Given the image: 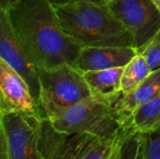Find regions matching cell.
<instances>
[{
    "label": "cell",
    "mask_w": 160,
    "mask_h": 159,
    "mask_svg": "<svg viewBox=\"0 0 160 159\" xmlns=\"http://www.w3.org/2000/svg\"><path fill=\"white\" fill-rule=\"evenodd\" d=\"M42 117L0 113V159H45L39 148Z\"/></svg>",
    "instance_id": "5b68a950"
},
{
    "label": "cell",
    "mask_w": 160,
    "mask_h": 159,
    "mask_svg": "<svg viewBox=\"0 0 160 159\" xmlns=\"http://www.w3.org/2000/svg\"><path fill=\"white\" fill-rule=\"evenodd\" d=\"M42 118L52 120L77 103L94 96L83 75L68 64L53 68H38Z\"/></svg>",
    "instance_id": "277c9868"
},
{
    "label": "cell",
    "mask_w": 160,
    "mask_h": 159,
    "mask_svg": "<svg viewBox=\"0 0 160 159\" xmlns=\"http://www.w3.org/2000/svg\"><path fill=\"white\" fill-rule=\"evenodd\" d=\"M158 127H160V116L158 118V120L156 121V123L154 124V126L150 129H154V128H158Z\"/></svg>",
    "instance_id": "ffe728a7"
},
{
    "label": "cell",
    "mask_w": 160,
    "mask_h": 159,
    "mask_svg": "<svg viewBox=\"0 0 160 159\" xmlns=\"http://www.w3.org/2000/svg\"><path fill=\"white\" fill-rule=\"evenodd\" d=\"M154 3H155V5L158 7V8L159 9V11H160V0H152Z\"/></svg>",
    "instance_id": "44dd1931"
},
{
    "label": "cell",
    "mask_w": 160,
    "mask_h": 159,
    "mask_svg": "<svg viewBox=\"0 0 160 159\" xmlns=\"http://www.w3.org/2000/svg\"><path fill=\"white\" fill-rule=\"evenodd\" d=\"M160 90V67L153 70L150 75L130 94L123 95L115 101V107L127 123L134 112L152 98Z\"/></svg>",
    "instance_id": "30bf717a"
},
{
    "label": "cell",
    "mask_w": 160,
    "mask_h": 159,
    "mask_svg": "<svg viewBox=\"0 0 160 159\" xmlns=\"http://www.w3.org/2000/svg\"><path fill=\"white\" fill-rule=\"evenodd\" d=\"M124 67L88 71L82 73V75L95 96L116 99L122 94L121 79Z\"/></svg>",
    "instance_id": "8fae6325"
},
{
    "label": "cell",
    "mask_w": 160,
    "mask_h": 159,
    "mask_svg": "<svg viewBox=\"0 0 160 159\" xmlns=\"http://www.w3.org/2000/svg\"><path fill=\"white\" fill-rule=\"evenodd\" d=\"M146 60L152 70L160 67V31L153 38L145 50L141 53Z\"/></svg>",
    "instance_id": "e0dca14e"
},
{
    "label": "cell",
    "mask_w": 160,
    "mask_h": 159,
    "mask_svg": "<svg viewBox=\"0 0 160 159\" xmlns=\"http://www.w3.org/2000/svg\"><path fill=\"white\" fill-rule=\"evenodd\" d=\"M131 128L132 127L129 125L126 126L117 134L106 139L101 144L80 159H112L117 154L123 140Z\"/></svg>",
    "instance_id": "5bb4252c"
},
{
    "label": "cell",
    "mask_w": 160,
    "mask_h": 159,
    "mask_svg": "<svg viewBox=\"0 0 160 159\" xmlns=\"http://www.w3.org/2000/svg\"><path fill=\"white\" fill-rule=\"evenodd\" d=\"M145 58L137 54L125 67L121 79V91L123 95L132 93L152 72Z\"/></svg>",
    "instance_id": "7c38bea8"
},
{
    "label": "cell",
    "mask_w": 160,
    "mask_h": 159,
    "mask_svg": "<svg viewBox=\"0 0 160 159\" xmlns=\"http://www.w3.org/2000/svg\"><path fill=\"white\" fill-rule=\"evenodd\" d=\"M140 159H160V127L140 131Z\"/></svg>",
    "instance_id": "9a60e30c"
},
{
    "label": "cell",
    "mask_w": 160,
    "mask_h": 159,
    "mask_svg": "<svg viewBox=\"0 0 160 159\" xmlns=\"http://www.w3.org/2000/svg\"><path fill=\"white\" fill-rule=\"evenodd\" d=\"M140 131L131 128L113 159H140Z\"/></svg>",
    "instance_id": "2e32d148"
},
{
    "label": "cell",
    "mask_w": 160,
    "mask_h": 159,
    "mask_svg": "<svg viewBox=\"0 0 160 159\" xmlns=\"http://www.w3.org/2000/svg\"><path fill=\"white\" fill-rule=\"evenodd\" d=\"M117 98L108 99L94 95L50 122L56 131L67 135L91 133L104 138L113 136L129 125L115 107Z\"/></svg>",
    "instance_id": "3957f363"
},
{
    "label": "cell",
    "mask_w": 160,
    "mask_h": 159,
    "mask_svg": "<svg viewBox=\"0 0 160 159\" xmlns=\"http://www.w3.org/2000/svg\"><path fill=\"white\" fill-rule=\"evenodd\" d=\"M10 24L38 68L73 66L82 47L63 31L54 7L46 0H20L6 10Z\"/></svg>",
    "instance_id": "6da1fadb"
},
{
    "label": "cell",
    "mask_w": 160,
    "mask_h": 159,
    "mask_svg": "<svg viewBox=\"0 0 160 159\" xmlns=\"http://www.w3.org/2000/svg\"><path fill=\"white\" fill-rule=\"evenodd\" d=\"M104 5L128 29L138 54L160 31V11L152 0H106Z\"/></svg>",
    "instance_id": "8992f818"
},
{
    "label": "cell",
    "mask_w": 160,
    "mask_h": 159,
    "mask_svg": "<svg viewBox=\"0 0 160 159\" xmlns=\"http://www.w3.org/2000/svg\"><path fill=\"white\" fill-rule=\"evenodd\" d=\"M48 1L53 7H61L68 4H74V3H79V2H90V3H96V4H101L104 5L106 0H46Z\"/></svg>",
    "instance_id": "ac0fdd59"
},
{
    "label": "cell",
    "mask_w": 160,
    "mask_h": 159,
    "mask_svg": "<svg viewBox=\"0 0 160 159\" xmlns=\"http://www.w3.org/2000/svg\"><path fill=\"white\" fill-rule=\"evenodd\" d=\"M115 156H116V155H115ZM115 156H114V157H115ZM113 158H114V157H113ZM113 158H112V159H113Z\"/></svg>",
    "instance_id": "7402d4cb"
},
{
    "label": "cell",
    "mask_w": 160,
    "mask_h": 159,
    "mask_svg": "<svg viewBox=\"0 0 160 159\" xmlns=\"http://www.w3.org/2000/svg\"><path fill=\"white\" fill-rule=\"evenodd\" d=\"M54 9L65 34L82 48L133 47L131 35L105 5L79 2Z\"/></svg>",
    "instance_id": "7a4b0ae2"
},
{
    "label": "cell",
    "mask_w": 160,
    "mask_h": 159,
    "mask_svg": "<svg viewBox=\"0 0 160 159\" xmlns=\"http://www.w3.org/2000/svg\"><path fill=\"white\" fill-rule=\"evenodd\" d=\"M137 54L133 47H86L82 49L72 67L82 74L88 71L124 67Z\"/></svg>",
    "instance_id": "9c48e42d"
},
{
    "label": "cell",
    "mask_w": 160,
    "mask_h": 159,
    "mask_svg": "<svg viewBox=\"0 0 160 159\" xmlns=\"http://www.w3.org/2000/svg\"><path fill=\"white\" fill-rule=\"evenodd\" d=\"M20 0H0V10H8Z\"/></svg>",
    "instance_id": "d6986e66"
},
{
    "label": "cell",
    "mask_w": 160,
    "mask_h": 159,
    "mask_svg": "<svg viewBox=\"0 0 160 159\" xmlns=\"http://www.w3.org/2000/svg\"><path fill=\"white\" fill-rule=\"evenodd\" d=\"M20 112L40 115L24 79L0 58V113Z\"/></svg>",
    "instance_id": "ba28073f"
},
{
    "label": "cell",
    "mask_w": 160,
    "mask_h": 159,
    "mask_svg": "<svg viewBox=\"0 0 160 159\" xmlns=\"http://www.w3.org/2000/svg\"><path fill=\"white\" fill-rule=\"evenodd\" d=\"M0 58L24 79L38 106L40 82L38 67L15 34L6 10H0Z\"/></svg>",
    "instance_id": "52a82bcc"
},
{
    "label": "cell",
    "mask_w": 160,
    "mask_h": 159,
    "mask_svg": "<svg viewBox=\"0 0 160 159\" xmlns=\"http://www.w3.org/2000/svg\"><path fill=\"white\" fill-rule=\"evenodd\" d=\"M160 116V90L139 108L130 119V126L138 131L149 130Z\"/></svg>",
    "instance_id": "4fadbf2b"
}]
</instances>
